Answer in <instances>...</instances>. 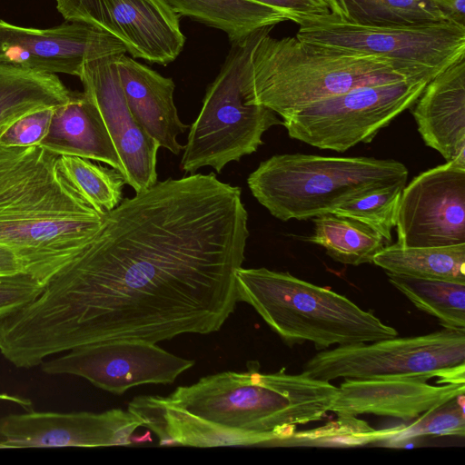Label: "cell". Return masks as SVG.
Wrapping results in <instances>:
<instances>
[{"label": "cell", "mask_w": 465, "mask_h": 465, "mask_svg": "<svg viewBox=\"0 0 465 465\" xmlns=\"http://www.w3.org/2000/svg\"><path fill=\"white\" fill-rule=\"evenodd\" d=\"M249 234L239 186L213 173L157 181L107 212L43 292L0 319V352L29 369L93 342L217 331L238 302Z\"/></svg>", "instance_id": "6da1fadb"}, {"label": "cell", "mask_w": 465, "mask_h": 465, "mask_svg": "<svg viewBox=\"0 0 465 465\" xmlns=\"http://www.w3.org/2000/svg\"><path fill=\"white\" fill-rule=\"evenodd\" d=\"M59 158L39 144L0 143V246L44 286L91 242L106 213L72 185Z\"/></svg>", "instance_id": "7a4b0ae2"}, {"label": "cell", "mask_w": 465, "mask_h": 465, "mask_svg": "<svg viewBox=\"0 0 465 465\" xmlns=\"http://www.w3.org/2000/svg\"><path fill=\"white\" fill-rule=\"evenodd\" d=\"M338 387L306 372L223 371L177 387L162 400L245 438L250 446L281 445L296 426L322 420Z\"/></svg>", "instance_id": "3957f363"}, {"label": "cell", "mask_w": 465, "mask_h": 465, "mask_svg": "<svg viewBox=\"0 0 465 465\" xmlns=\"http://www.w3.org/2000/svg\"><path fill=\"white\" fill-rule=\"evenodd\" d=\"M273 27L260 30L242 85L250 104L263 105L282 118L360 86L424 80L372 56L343 53L296 36L274 38L270 35Z\"/></svg>", "instance_id": "277c9868"}, {"label": "cell", "mask_w": 465, "mask_h": 465, "mask_svg": "<svg viewBox=\"0 0 465 465\" xmlns=\"http://www.w3.org/2000/svg\"><path fill=\"white\" fill-rule=\"evenodd\" d=\"M236 294L238 302L251 305L290 347L312 342L322 351L398 336L393 327L346 296L289 272L241 267Z\"/></svg>", "instance_id": "5b68a950"}, {"label": "cell", "mask_w": 465, "mask_h": 465, "mask_svg": "<svg viewBox=\"0 0 465 465\" xmlns=\"http://www.w3.org/2000/svg\"><path fill=\"white\" fill-rule=\"evenodd\" d=\"M407 167L392 159L366 156L275 154L261 162L247 184L275 218L307 220L396 184H406Z\"/></svg>", "instance_id": "8992f818"}, {"label": "cell", "mask_w": 465, "mask_h": 465, "mask_svg": "<svg viewBox=\"0 0 465 465\" xmlns=\"http://www.w3.org/2000/svg\"><path fill=\"white\" fill-rule=\"evenodd\" d=\"M261 29L232 43L197 118L189 126L180 162L183 172L194 173L210 166L221 173L229 163L256 152L268 129L282 124L271 109L250 104L242 85L244 68Z\"/></svg>", "instance_id": "52a82bcc"}, {"label": "cell", "mask_w": 465, "mask_h": 465, "mask_svg": "<svg viewBox=\"0 0 465 465\" xmlns=\"http://www.w3.org/2000/svg\"><path fill=\"white\" fill-rule=\"evenodd\" d=\"M302 371L326 381L403 379L465 382V329L444 328L431 333L393 337L373 342L320 351Z\"/></svg>", "instance_id": "ba28073f"}, {"label": "cell", "mask_w": 465, "mask_h": 465, "mask_svg": "<svg viewBox=\"0 0 465 465\" xmlns=\"http://www.w3.org/2000/svg\"><path fill=\"white\" fill-rule=\"evenodd\" d=\"M302 41L389 62L417 79L430 81L465 57V26L443 21L417 25H361L330 14L302 22Z\"/></svg>", "instance_id": "9c48e42d"}, {"label": "cell", "mask_w": 465, "mask_h": 465, "mask_svg": "<svg viewBox=\"0 0 465 465\" xmlns=\"http://www.w3.org/2000/svg\"><path fill=\"white\" fill-rule=\"evenodd\" d=\"M430 81L369 84L311 104L282 118L291 138L338 153L371 143L411 108Z\"/></svg>", "instance_id": "30bf717a"}, {"label": "cell", "mask_w": 465, "mask_h": 465, "mask_svg": "<svg viewBox=\"0 0 465 465\" xmlns=\"http://www.w3.org/2000/svg\"><path fill=\"white\" fill-rule=\"evenodd\" d=\"M194 365L155 342L109 340L82 345L45 360L41 369L50 375L84 378L104 391L123 394L143 384H170Z\"/></svg>", "instance_id": "8fae6325"}, {"label": "cell", "mask_w": 465, "mask_h": 465, "mask_svg": "<svg viewBox=\"0 0 465 465\" xmlns=\"http://www.w3.org/2000/svg\"><path fill=\"white\" fill-rule=\"evenodd\" d=\"M56 8L66 22L112 35L134 58L165 65L185 45L180 16L166 0H56Z\"/></svg>", "instance_id": "7c38bea8"}, {"label": "cell", "mask_w": 465, "mask_h": 465, "mask_svg": "<svg viewBox=\"0 0 465 465\" xmlns=\"http://www.w3.org/2000/svg\"><path fill=\"white\" fill-rule=\"evenodd\" d=\"M395 227L401 247L465 243V163L447 162L405 185Z\"/></svg>", "instance_id": "4fadbf2b"}, {"label": "cell", "mask_w": 465, "mask_h": 465, "mask_svg": "<svg viewBox=\"0 0 465 465\" xmlns=\"http://www.w3.org/2000/svg\"><path fill=\"white\" fill-rule=\"evenodd\" d=\"M125 53L120 41L84 23L38 29L0 19V63L79 77L85 63Z\"/></svg>", "instance_id": "5bb4252c"}, {"label": "cell", "mask_w": 465, "mask_h": 465, "mask_svg": "<svg viewBox=\"0 0 465 465\" xmlns=\"http://www.w3.org/2000/svg\"><path fill=\"white\" fill-rule=\"evenodd\" d=\"M141 419L122 409L88 411H33L0 418V449L129 445Z\"/></svg>", "instance_id": "9a60e30c"}, {"label": "cell", "mask_w": 465, "mask_h": 465, "mask_svg": "<svg viewBox=\"0 0 465 465\" xmlns=\"http://www.w3.org/2000/svg\"><path fill=\"white\" fill-rule=\"evenodd\" d=\"M117 55L85 63L79 78L84 93L96 105L113 141L125 183L139 193L157 182L160 147L135 121L127 105L119 78Z\"/></svg>", "instance_id": "2e32d148"}, {"label": "cell", "mask_w": 465, "mask_h": 465, "mask_svg": "<svg viewBox=\"0 0 465 465\" xmlns=\"http://www.w3.org/2000/svg\"><path fill=\"white\" fill-rule=\"evenodd\" d=\"M464 392L465 382L437 386L417 380L344 379L331 411L337 416L373 414L410 420Z\"/></svg>", "instance_id": "e0dca14e"}, {"label": "cell", "mask_w": 465, "mask_h": 465, "mask_svg": "<svg viewBox=\"0 0 465 465\" xmlns=\"http://www.w3.org/2000/svg\"><path fill=\"white\" fill-rule=\"evenodd\" d=\"M411 107L425 144L465 163V57L432 78Z\"/></svg>", "instance_id": "ac0fdd59"}, {"label": "cell", "mask_w": 465, "mask_h": 465, "mask_svg": "<svg viewBox=\"0 0 465 465\" xmlns=\"http://www.w3.org/2000/svg\"><path fill=\"white\" fill-rule=\"evenodd\" d=\"M126 54V53H125ZM125 54L116 56L121 85L135 121L159 147L179 154L177 141L189 125L178 115L173 101L174 83Z\"/></svg>", "instance_id": "d6986e66"}, {"label": "cell", "mask_w": 465, "mask_h": 465, "mask_svg": "<svg viewBox=\"0 0 465 465\" xmlns=\"http://www.w3.org/2000/svg\"><path fill=\"white\" fill-rule=\"evenodd\" d=\"M40 146L59 155L104 163L124 173L118 153L102 116L84 92L54 109L50 127Z\"/></svg>", "instance_id": "ffe728a7"}, {"label": "cell", "mask_w": 465, "mask_h": 465, "mask_svg": "<svg viewBox=\"0 0 465 465\" xmlns=\"http://www.w3.org/2000/svg\"><path fill=\"white\" fill-rule=\"evenodd\" d=\"M180 16L224 32L230 41L288 21L282 12L252 0H166Z\"/></svg>", "instance_id": "44dd1931"}, {"label": "cell", "mask_w": 465, "mask_h": 465, "mask_svg": "<svg viewBox=\"0 0 465 465\" xmlns=\"http://www.w3.org/2000/svg\"><path fill=\"white\" fill-rule=\"evenodd\" d=\"M73 94L56 74L0 63V126L28 112L66 104Z\"/></svg>", "instance_id": "7402d4cb"}, {"label": "cell", "mask_w": 465, "mask_h": 465, "mask_svg": "<svg viewBox=\"0 0 465 465\" xmlns=\"http://www.w3.org/2000/svg\"><path fill=\"white\" fill-rule=\"evenodd\" d=\"M372 262L394 274L465 283V243L441 247L385 246Z\"/></svg>", "instance_id": "603a6c76"}, {"label": "cell", "mask_w": 465, "mask_h": 465, "mask_svg": "<svg viewBox=\"0 0 465 465\" xmlns=\"http://www.w3.org/2000/svg\"><path fill=\"white\" fill-rule=\"evenodd\" d=\"M314 230L304 240L320 245L334 261L358 266L372 262L382 250L384 239L370 226L333 213L313 218Z\"/></svg>", "instance_id": "cb8c5ba5"}, {"label": "cell", "mask_w": 465, "mask_h": 465, "mask_svg": "<svg viewBox=\"0 0 465 465\" xmlns=\"http://www.w3.org/2000/svg\"><path fill=\"white\" fill-rule=\"evenodd\" d=\"M331 14L351 24L417 25L447 21L430 0H327Z\"/></svg>", "instance_id": "d4e9b609"}, {"label": "cell", "mask_w": 465, "mask_h": 465, "mask_svg": "<svg viewBox=\"0 0 465 465\" xmlns=\"http://www.w3.org/2000/svg\"><path fill=\"white\" fill-rule=\"evenodd\" d=\"M389 282L444 328L465 329V283L387 272Z\"/></svg>", "instance_id": "484cf974"}, {"label": "cell", "mask_w": 465, "mask_h": 465, "mask_svg": "<svg viewBox=\"0 0 465 465\" xmlns=\"http://www.w3.org/2000/svg\"><path fill=\"white\" fill-rule=\"evenodd\" d=\"M60 168L72 185L99 213L114 209L123 200V174L89 159L60 155Z\"/></svg>", "instance_id": "4316f807"}, {"label": "cell", "mask_w": 465, "mask_h": 465, "mask_svg": "<svg viewBox=\"0 0 465 465\" xmlns=\"http://www.w3.org/2000/svg\"><path fill=\"white\" fill-rule=\"evenodd\" d=\"M393 432L394 428L376 430L355 416H338L336 421L329 422L315 430L294 431L281 445L354 446L390 439Z\"/></svg>", "instance_id": "83f0119b"}, {"label": "cell", "mask_w": 465, "mask_h": 465, "mask_svg": "<svg viewBox=\"0 0 465 465\" xmlns=\"http://www.w3.org/2000/svg\"><path fill=\"white\" fill-rule=\"evenodd\" d=\"M406 184H396L373 192L345 203L333 213L359 221L391 242V230L395 227L397 212L402 190Z\"/></svg>", "instance_id": "f1b7e54d"}, {"label": "cell", "mask_w": 465, "mask_h": 465, "mask_svg": "<svg viewBox=\"0 0 465 465\" xmlns=\"http://www.w3.org/2000/svg\"><path fill=\"white\" fill-rule=\"evenodd\" d=\"M464 395L453 398L435 407L411 424L394 428L390 438L402 441L420 436H459L465 435Z\"/></svg>", "instance_id": "f546056e"}, {"label": "cell", "mask_w": 465, "mask_h": 465, "mask_svg": "<svg viewBox=\"0 0 465 465\" xmlns=\"http://www.w3.org/2000/svg\"><path fill=\"white\" fill-rule=\"evenodd\" d=\"M54 109H36L3 124L0 126V143L21 147L40 144L48 133Z\"/></svg>", "instance_id": "4dcf8cb0"}, {"label": "cell", "mask_w": 465, "mask_h": 465, "mask_svg": "<svg viewBox=\"0 0 465 465\" xmlns=\"http://www.w3.org/2000/svg\"><path fill=\"white\" fill-rule=\"evenodd\" d=\"M44 287L25 272L0 275V319L35 301Z\"/></svg>", "instance_id": "1f68e13d"}, {"label": "cell", "mask_w": 465, "mask_h": 465, "mask_svg": "<svg viewBox=\"0 0 465 465\" xmlns=\"http://www.w3.org/2000/svg\"><path fill=\"white\" fill-rule=\"evenodd\" d=\"M284 14L289 21L298 25L313 18L331 14L327 0H252Z\"/></svg>", "instance_id": "d6a6232c"}, {"label": "cell", "mask_w": 465, "mask_h": 465, "mask_svg": "<svg viewBox=\"0 0 465 465\" xmlns=\"http://www.w3.org/2000/svg\"><path fill=\"white\" fill-rule=\"evenodd\" d=\"M448 22L465 26V0H430Z\"/></svg>", "instance_id": "836d02e7"}, {"label": "cell", "mask_w": 465, "mask_h": 465, "mask_svg": "<svg viewBox=\"0 0 465 465\" xmlns=\"http://www.w3.org/2000/svg\"><path fill=\"white\" fill-rule=\"evenodd\" d=\"M25 272L16 256L8 249L0 246V275Z\"/></svg>", "instance_id": "e575fe53"}]
</instances>
